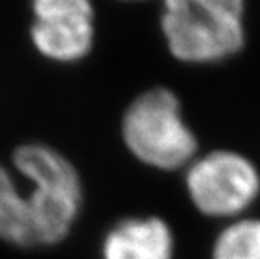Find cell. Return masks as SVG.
<instances>
[{
	"instance_id": "1",
	"label": "cell",
	"mask_w": 260,
	"mask_h": 259,
	"mask_svg": "<svg viewBox=\"0 0 260 259\" xmlns=\"http://www.w3.org/2000/svg\"><path fill=\"white\" fill-rule=\"evenodd\" d=\"M14 165L32 189L27 194L36 247L57 246L79 220L84 189L79 172L62 153L42 143H25L14 152Z\"/></svg>"
},
{
	"instance_id": "2",
	"label": "cell",
	"mask_w": 260,
	"mask_h": 259,
	"mask_svg": "<svg viewBox=\"0 0 260 259\" xmlns=\"http://www.w3.org/2000/svg\"><path fill=\"white\" fill-rule=\"evenodd\" d=\"M243 12L245 0H163L161 29L176 59L213 64L243 47Z\"/></svg>"
},
{
	"instance_id": "3",
	"label": "cell",
	"mask_w": 260,
	"mask_h": 259,
	"mask_svg": "<svg viewBox=\"0 0 260 259\" xmlns=\"http://www.w3.org/2000/svg\"><path fill=\"white\" fill-rule=\"evenodd\" d=\"M123 140L141 163L158 170H178L197 158L198 140L181 114L180 101L165 88H154L126 109Z\"/></svg>"
},
{
	"instance_id": "4",
	"label": "cell",
	"mask_w": 260,
	"mask_h": 259,
	"mask_svg": "<svg viewBox=\"0 0 260 259\" xmlns=\"http://www.w3.org/2000/svg\"><path fill=\"white\" fill-rule=\"evenodd\" d=\"M185 187L193 207L203 216L235 219L258 197L260 174L242 153L215 150L188 165Z\"/></svg>"
},
{
	"instance_id": "5",
	"label": "cell",
	"mask_w": 260,
	"mask_h": 259,
	"mask_svg": "<svg viewBox=\"0 0 260 259\" xmlns=\"http://www.w3.org/2000/svg\"><path fill=\"white\" fill-rule=\"evenodd\" d=\"M101 259H175L176 238L167 219L128 216L108 227L99 244Z\"/></svg>"
},
{
	"instance_id": "6",
	"label": "cell",
	"mask_w": 260,
	"mask_h": 259,
	"mask_svg": "<svg viewBox=\"0 0 260 259\" xmlns=\"http://www.w3.org/2000/svg\"><path fill=\"white\" fill-rule=\"evenodd\" d=\"M30 37L42 56L59 63H74L86 57L92 47V17L62 15L36 19Z\"/></svg>"
},
{
	"instance_id": "7",
	"label": "cell",
	"mask_w": 260,
	"mask_h": 259,
	"mask_svg": "<svg viewBox=\"0 0 260 259\" xmlns=\"http://www.w3.org/2000/svg\"><path fill=\"white\" fill-rule=\"evenodd\" d=\"M0 241L9 246L36 247L27 195L19 189L12 174L0 163Z\"/></svg>"
},
{
	"instance_id": "8",
	"label": "cell",
	"mask_w": 260,
	"mask_h": 259,
	"mask_svg": "<svg viewBox=\"0 0 260 259\" xmlns=\"http://www.w3.org/2000/svg\"><path fill=\"white\" fill-rule=\"evenodd\" d=\"M212 259H260V219H237L213 241Z\"/></svg>"
},
{
	"instance_id": "9",
	"label": "cell",
	"mask_w": 260,
	"mask_h": 259,
	"mask_svg": "<svg viewBox=\"0 0 260 259\" xmlns=\"http://www.w3.org/2000/svg\"><path fill=\"white\" fill-rule=\"evenodd\" d=\"M36 19L62 17V15H82L92 17L91 0H32Z\"/></svg>"
}]
</instances>
